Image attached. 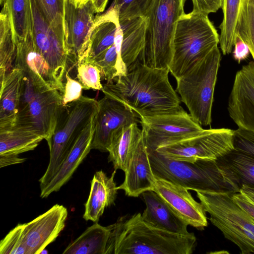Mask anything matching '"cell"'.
<instances>
[{
	"label": "cell",
	"instance_id": "obj_1",
	"mask_svg": "<svg viewBox=\"0 0 254 254\" xmlns=\"http://www.w3.org/2000/svg\"><path fill=\"white\" fill-rule=\"evenodd\" d=\"M169 70L149 67L138 62L126 74L103 85L106 96L132 110L138 117L176 111L181 100L169 80Z\"/></svg>",
	"mask_w": 254,
	"mask_h": 254
},
{
	"label": "cell",
	"instance_id": "obj_2",
	"mask_svg": "<svg viewBox=\"0 0 254 254\" xmlns=\"http://www.w3.org/2000/svg\"><path fill=\"white\" fill-rule=\"evenodd\" d=\"M109 226L106 254H191L197 244L193 233L179 235L154 227L140 213L121 217Z\"/></svg>",
	"mask_w": 254,
	"mask_h": 254
},
{
	"label": "cell",
	"instance_id": "obj_3",
	"mask_svg": "<svg viewBox=\"0 0 254 254\" xmlns=\"http://www.w3.org/2000/svg\"><path fill=\"white\" fill-rule=\"evenodd\" d=\"M154 175L195 191L235 193L240 188L216 160L194 162L167 158L155 150L147 149Z\"/></svg>",
	"mask_w": 254,
	"mask_h": 254
},
{
	"label": "cell",
	"instance_id": "obj_4",
	"mask_svg": "<svg viewBox=\"0 0 254 254\" xmlns=\"http://www.w3.org/2000/svg\"><path fill=\"white\" fill-rule=\"evenodd\" d=\"M219 44V35L208 15L192 11L178 20L169 72L176 80Z\"/></svg>",
	"mask_w": 254,
	"mask_h": 254
},
{
	"label": "cell",
	"instance_id": "obj_5",
	"mask_svg": "<svg viewBox=\"0 0 254 254\" xmlns=\"http://www.w3.org/2000/svg\"><path fill=\"white\" fill-rule=\"evenodd\" d=\"M187 0H152L145 16L147 28L140 63L149 67L168 68L173 51L176 24L185 13Z\"/></svg>",
	"mask_w": 254,
	"mask_h": 254
},
{
	"label": "cell",
	"instance_id": "obj_6",
	"mask_svg": "<svg viewBox=\"0 0 254 254\" xmlns=\"http://www.w3.org/2000/svg\"><path fill=\"white\" fill-rule=\"evenodd\" d=\"M98 111V101L83 96L62 106L54 133L48 144L50 160L45 173L39 180L41 190L58 172L82 131Z\"/></svg>",
	"mask_w": 254,
	"mask_h": 254
},
{
	"label": "cell",
	"instance_id": "obj_7",
	"mask_svg": "<svg viewBox=\"0 0 254 254\" xmlns=\"http://www.w3.org/2000/svg\"><path fill=\"white\" fill-rule=\"evenodd\" d=\"M218 46L176 79L177 92L193 119L201 126L211 124L214 93L221 61Z\"/></svg>",
	"mask_w": 254,
	"mask_h": 254
},
{
	"label": "cell",
	"instance_id": "obj_8",
	"mask_svg": "<svg viewBox=\"0 0 254 254\" xmlns=\"http://www.w3.org/2000/svg\"><path fill=\"white\" fill-rule=\"evenodd\" d=\"M209 220L242 254L254 253V220L233 199L231 192L196 191Z\"/></svg>",
	"mask_w": 254,
	"mask_h": 254
},
{
	"label": "cell",
	"instance_id": "obj_9",
	"mask_svg": "<svg viewBox=\"0 0 254 254\" xmlns=\"http://www.w3.org/2000/svg\"><path fill=\"white\" fill-rule=\"evenodd\" d=\"M62 101L63 95L59 90L41 89L24 75L15 124L33 129L43 135L49 144L63 106Z\"/></svg>",
	"mask_w": 254,
	"mask_h": 254
},
{
	"label": "cell",
	"instance_id": "obj_10",
	"mask_svg": "<svg viewBox=\"0 0 254 254\" xmlns=\"http://www.w3.org/2000/svg\"><path fill=\"white\" fill-rule=\"evenodd\" d=\"M233 135L234 130L229 128L204 129L199 134L159 147L155 151L176 160L215 161L234 149Z\"/></svg>",
	"mask_w": 254,
	"mask_h": 254
},
{
	"label": "cell",
	"instance_id": "obj_11",
	"mask_svg": "<svg viewBox=\"0 0 254 254\" xmlns=\"http://www.w3.org/2000/svg\"><path fill=\"white\" fill-rule=\"evenodd\" d=\"M138 118L147 148L151 150L196 135L204 130L182 107L172 112Z\"/></svg>",
	"mask_w": 254,
	"mask_h": 254
},
{
	"label": "cell",
	"instance_id": "obj_12",
	"mask_svg": "<svg viewBox=\"0 0 254 254\" xmlns=\"http://www.w3.org/2000/svg\"><path fill=\"white\" fill-rule=\"evenodd\" d=\"M32 35L35 45L61 84L71 67L65 42L58 36L42 13L36 0H30Z\"/></svg>",
	"mask_w": 254,
	"mask_h": 254
},
{
	"label": "cell",
	"instance_id": "obj_13",
	"mask_svg": "<svg viewBox=\"0 0 254 254\" xmlns=\"http://www.w3.org/2000/svg\"><path fill=\"white\" fill-rule=\"evenodd\" d=\"M95 13L91 2L77 7L69 0H64V24L65 44L71 66L83 61L88 45L89 32Z\"/></svg>",
	"mask_w": 254,
	"mask_h": 254
},
{
	"label": "cell",
	"instance_id": "obj_14",
	"mask_svg": "<svg viewBox=\"0 0 254 254\" xmlns=\"http://www.w3.org/2000/svg\"><path fill=\"white\" fill-rule=\"evenodd\" d=\"M98 102L91 149L108 152L116 131L124 126L137 123L138 117L124 104L106 96Z\"/></svg>",
	"mask_w": 254,
	"mask_h": 254
},
{
	"label": "cell",
	"instance_id": "obj_15",
	"mask_svg": "<svg viewBox=\"0 0 254 254\" xmlns=\"http://www.w3.org/2000/svg\"><path fill=\"white\" fill-rule=\"evenodd\" d=\"M227 109L238 128L254 132V62L237 72Z\"/></svg>",
	"mask_w": 254,
	"mask_h": 254
},
{
	"label": "cell",
	"instance_id": "obj_16",
	"mask_svg": "<svg viewBox=\"0 0 254 254\" xmlns=\"http://www.w3.org/2000/svg\"><path fill=\"white\" fill-rule=\"evenodd\" d=\"M14 67L21 69L24 74L41 89H56L64 93V85L56 78L52 69L38 51L32 31L23 40L15 42Z\"/></svg>",
	"mask_w": 254,
	"mask_h": 254
},
{
	"label": "cell",
	"instance_id": "obj_17",
	"mask_svg": "<svg viewBox=\"0 0 254 254\" xmlns=\"http://www.w3.org/2000/svg\"><path fill=\"white\" fill-rule=\"evenodd\" d=\"M68 214L62 205H54L33 220L23 224L28 254H39L64 230Z\"/></svg>",
	"mask_w": 254,
	"mask_h": 254
},
{
	"label": "cell",
	"instance_id": "obj_18",
	"mask_svg": "<svg viewBox=\"0 0 254 254\" xmlns=\"http://www.w3.org/2000/svg\"><path fill=\"white\" fill-rule=\"evenodd\" d=\"M155 177L153 190L189 225L199 230L204 229L208 222L206 212L202 204L195 200L187 189Z\"/></svg>",
	"mask_w": 254,
	"mask_h": 254
},
{
	"label": "cell",
	"instance_id": "obj_19",
	"mask_svg": "<svg viewBox=\"0 0 254 254\" xmlns=\"http://www.w3.org/2000/svg\"><path fill=\"white\" fill-rule=\"evenodd\" d=\"M125 173L124 181L117 189L123 190L127 195L138 197L145 191L153 190L156 177L150 164L143 132Z\"/></svg>",
	"mask_w": 254,
	"mask_h": 254
},
{
	"label": "cell",
	"instance_id": "obj_20",
	"mask_svg": "<svg viewBox=\"0 0 254 254\" xmlns=\"http://www.w3.org/2000/svg\"><path fill=\"white\" fill-rule=\"evenodd\" d=\"M96 116L83 130L58 172L49 183L41 190V198L47 197L52 192L59 190L69 180L90 152L95 130Z\"/></svg>",
	"mask_w": 254,
	"mask_h": 254
},
{
	"label": "cell",
	"instance_id": "obj_21",
	"mask_svg": "<svg viewBox=\"0 0 254 254\" xmlns=\"http://www.w3.org/2000/svg\"><path fill=\"white\" fill-rule=\"evenodd\" d=\"M142 196L146 208L141 214L142 219L154 227L179 235H189V225L179 217L153 190L144 192Z\"/></svg>",
	"mask_w": 254,
	"mask_h": 254
},
{
	"label": "cell",
	"instance_id": "obj_22",
	"mask_svg": "<svg viewBox=\"0 0 254 254\" xmlns=\"http://www.w3.org/2000/svg\"><path fill=\"white\" fill-rule=\"evenodd\" d=\"M116 170L108 177L102 170L97 171L91 182L89 197L85 204L83 218L98 222L105 209L115 203L118 189L114 180Z\"/></svg>",
	"mask_w": 254,
	"mask_h": 254
},
{
	"label": "cell",
	"instance_id": "obj_23",
	"mask_svg": "<svg viewBox=\"0 0 254 254\" xmlns=\"http://www.w3.org/2000/svg\"><path fill=\"white\" fill-rule=\"evenodd\" d=\"M119 26L118 13L112 5L106 12L96 16L89 32L87 50L82 62H90L112 46L115 43Z\"/></svg>",
	"mask_w": 254,
	"mask_h": 254
},
{
	"label": "cell",
	"instance_id": "obj_24",
	"mask_svg": "<svg viewBox=\"0 0 254 254\" xmlns=\"http://www.w3.org/2000/svg\"><path fill=\"white\" fill-rule=\"evenodd\" d=\"M24 75L21 69L14 67L0 80V129L16 123Z\"/></svg>",
	"mask_w": 254,
	"mask_h": 254
},
{
	"label": "cell",
	"instance_id": "obj_25",
	"mask_svg": "<svg viewBox=\"0 0 254 254\" xmlns=\"http://www.w3.org/2000/svg\"><path fill=\"white\" fill-rule=\"evenodd\" d=\"M120 21L123 31L121 54L127 69L139 62L144 48L147 28L146 16Z\"/></svg>",
	"mask_w": 254,
	"mask_h": 254
},
{
	"label": "cell",
	"instance_id": "obj_26",
	"mask_svg": "<svg viewBox=\"0 0 254 254\" xmlns=\"http://www.w3.org/2000/svg\"><path fill=\"white\" fill-rule=\"evenodd\" d=\"M142 134L137 123L116 131L108 151L109 162L112 163L115 170L126 171Z\"/></svg>",
	"mask_w": 254,
	"mask_h": 254
},
{
	"label": "cell",
	"instance_id": "obj_27",
	"mask_svg": "<svg viewBox=\"0 0 254 254\" xmlns=\"http://www.w3.org/2000/svg\"><path fill=\"white\" fill-rule=\"evenodd\" d=\"M43 139L33 129L15 124L0 129V156L18 155L33 150Z\"/></svg>",
	"mask_w": 254,
	"mask_h": 254
},
{
	"label": "cell",
	"instance_id": "obj_28",
	"mask_svg": "<svg viewBox=\"0 0 254 254\" xmlns=\"http://www.w3.org/2000/svg\"><path fill=\"white\" fill-rule=\"evenodd\" d=\"M111 234L110 226L95 222L64 249V254H106Z\"/></svg>",
	"mask_w": 254,
	"mask_h": 254
},
{
	"label": "cell",
	"instance_id": "obj_29",
	"mask_svg": "<svg viewBox=\"0 0 254 254\" xmlns=\"http://www.w3.org/2000/svg\"><path fill=\"white\" fill-rule=\"evenodd\" d=\"M216 161L240 189L244 185L254 187V157L233 149Z\"/></svg>",
	"mask_w": 254,
	"mask_h": 254
},
{
	"label": "cell",
	"instance_id": "obj_30",
	"mask_svg": "<svg viewBox=\"0 0 254 254\" xmlns=\"http://www.w3.org/2000/svg\"><path fill=\"white\" fill-rule=\"evenodd\" d=\"M246 0H223L222 22L219 26V44L223 55L231 53L234 47L241 11Z\"/></svg>",
	"mask_w": 254,
	"mask_h": 254
},
{
	"label": "cell",
	"instance_id": "obj_31",
	"mask_svg": "<svg viewBox=\"0 0 254 254\" xmlns=\"http://www.w3.org/2000/svg\"><path fill=\"white\" fill-rule=\"evenodd\" d=\"M0 15V80L14 68L16 46L13 37L9 10L5 1Z\"/></svg>",
	"mask_w": 254,
	"mask_h": 254
},
{
	"label": "cell",
	"instance_id": "obj_32",
	"mask_svg": "<svg viewBox=\"0 0 254 254\" xmlns=\"http://www.w3.org/2000/svg\"><path fill=\"white\" fill-rule=\"evenodd\" d=\"M4 1L9 10L14 41L23 40L32 31L30 0H3L2 3Z\"/></svg>",
	"mask_w": 254,
	"mask_h": 254
},
{
	"label": "cell",
	"instance_id": "obj_33",
	"mask_svg": "<svg viewBox=\"0 0 254 254\" xmlns=\"http://www.w3.org/2000/svg\"><path fill=\"white\" fill-rule=\"evenodd\" d=\"M36 1L51 26L65 43L64 24V0H36Z\"/></svg>",
	"mask_w": 254,
	"mask_h": 254
},
{
	"label": "cell",
	"instance_id": "obj_34",
	"mask_svg": "<svg viewBox=\"0 0 254 254\" xmlns=\"http://www.w3.org/2000/svg\"><path fill=\"white\" fill-rule=\"evenodd\" d=\"M237 35L247 45L254 60V7L250 0H246L243 3Z\"/></svg>",
	"mask_w": 254,
	"mask_h": 254
},
{
	"label": "cell",
	"instance_id": "obj_35",
	"mask_svg": "<svg viewBox=\"0 0 254 254\" xmlns=\"http://www.w3.org/2000/svg\"><path fill=\"white\" fill-rule=\"evenodd\" d=\"M118 54L114 44L89 63L96 66L100 70L101 80L113 82L117 77V63Z\"/></svg>",
	"mask_w": 254,
	"mask_h": 254
},
{
	"label": "cell",
	"instance_id": "obj_36",
	"mask_svg": "<svg viewBox=\"0 0 254 254\" xmlns=\"http://www.w3.org/2000/svg\"><path fill=\"white\" fill-rule=\"evenodd\" d=\"M152 0H114L112 5L117 10L119 21L146 15Z\"/></svg>",
	"mask_w": 254,
	"mask_h": 254
},
{
	"label": "cell",
	"instance_id": "obj_37",
	"mask_svg": "<svg viewBox=\"0 0 254 254\" xmlns=\"http://www.w3.org/2000/svg\"><path fill=\"white\" fill-rule=\"evenodd\" d=\"M0 254H28L23 224H18L0 241Z\"/></svg>",
	"mask_w": 254,
	"mask_h": 254
},
{
	"label": "cell",
	"instance_id": "obj_38",
	"mask_svg": "<svg viewBox=\"0 0 254 254\" xmlns=\"http://www.w3.org/2000/svg\"><path fill=\"white\" fill-rule=\"evenodd\" d=\"M76 66L77 78L84 89H102L100 72L96 66L89 63L81 62Z\"/></svg>",
	"mask_w": 254,
	"mask_h": 254
},
{
	"label": "cell",
	"instance_id": "obj_39",
	"mask_svg": "<svg viewBox=\"0 0 254 254\" xmlns=\"http://www.w3.org/2000/svg\"><path fill=\"white\" fill-rule=\"evenodd\" d=\"M234 149L254 157V132L240 128L234 130Z\"/></svg>",
	"mask_w": 254,
	"mask_h": 254
},
{
	"label": "cell",
	"instance_id": "obj_40",
	"mask_svg": "<svg viewBox=\"0 0 254 254\" xmlns=\"http://www.w3.org/2000/svg\"><path fill=\"white\" fill-rule=\"evenodd\" d=\"M65 77L62 101L63 106L79 99L82 96L83 89L81 83L70 77L68 72L66 73Z\"/></svg>",
	"mask_w": 254,
	"mask_h": 254
},
{
	"label": "cell",
	"instance_id": "obj_41",
	"mask_svg": "<svg viewBox=\"0 0 254 254\" xmlns=\"http://www.w3.org/2000/svg\"><path fill=\"white\" fill-rule=\"evenodd\" d=\"M192 12L208 15L216 12L223 5V0H191Z\"/></svg>",
	"mask_w": 254,
	"mask_h": 254
},
{
	"label": "cell",
	"instance_id": "obj_42",
	"mask_svg": "<svg viewBox=\"0 0 254 254\" xmlns=\"http://www.w3.org/2000/svg\"><path fill=\"white\" fill-rule=\"evenodd\" d=\"M234 201L254 220V202L240 191L232 194Z\"/></svg>",
	"mask_w": 254,
	"mask_h": 254
},
{
	"label": "cell",
	"instance_id": "obj_43",
	"mask_svg": "<svg viewBox=\"0 0 254 254\" xmlns=\"http://www.w3.org/2000/svg\"><path fill=\"white\" fill-rule=\"evenodd\" d=\"M234 47L233 57L238 63L249 56L250 51L248 46L238 35H237Z\"/></svg>",
	"mask_w": 254,
	"mask_h": 254
},
{
	"label": "cell",
	"instance_id": "obj_44",
	"mask_svg": "<svg viewBox=\"0 0 254 254\" xmlns=\"http://www.w3.org/2000/svg\"><path fill=\"white\" fill-rule=\"evenodd\" d=\"M26 160L25 158H21L18 155L0 156V167L2 168L13 164L24 162Z\"/></svg>",
	"mask_w": 254,
	"mask_h": 254
},
{
	"label": "cell",
	"instance_id": "obj_45",
	"mask_svg": "<svg viewBox=\"0 0 254 254\" xmlns=\"http://www.w3.org/2000/svg\"><path fill=\"white\" fill-rule=\"evenodd\" d=\"M95 13L103 12L109 0H90Z\"/></svg>",
	"mask_w": 254,
	"mask_h": 254
},
{
	"label": "cell",
	"instance_id": "obj_46",
	"mask_svg": "<svg viewBox=\"0 0 254 254\" xmlns=\"http://www.w3.org/2000/svg\"><path fill=\"white\" fill-rule=\"evenodd\" d=\"M240 191L254 202V187L244 185L240 188Z\"/></svg>",
	"mask_w": 254,
	"mask_h": 254
},
{
	"label": "cell",
	"instance_id": "obj_47",
	"mask_svg": "<svg viewBox=\"0 0 254 254\" xmlns=\"http://www.w3.org/2000/svg\"><path fill=\"white\" fill-rule=\"evenodd\" d=\"M73 4L77 7L81 6L86 3H87L90 0H69Z\"/></svg>",
	"mask_w": 254,
	"mask_h": 254
},
{
	"label": "cell",
	"instance_id": "obj_48",
	"mask_svg": "<svg viewBox=\"0 0 254 254\" xmlns=\"http://www.w3.org/2000/svg\"><path fill=\"white\" fill-rule=\"evenodd\" d=\"M254 7V0H250Z\"/></svg>",
	"mask_w": 254,
	"mask_h": 254
},
{
	"label": "cell",
	"instance_id": "obj_49",
	"mask_svg": "<svg viewBox=\"0 0 254 254\" xmlns=\"http://www.w3.org/2000/svg\"><path fill=\"white\" fill-rule=\"evenodd\" d=\"M3 1V0H0V4H1Z\"/></svg>",
	"mask_w": 254,
	"mask_h": 254
}]
</instances>
